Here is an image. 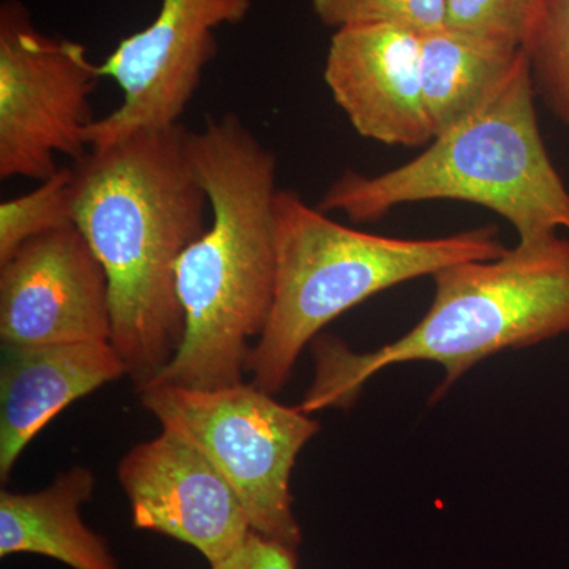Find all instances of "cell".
<instances>
[{
	"label": "cell",
	"instance_id": "8fae6325",
	"mask_svg": "<svg viewBox=\"0 0 569 569\" xmlns=\"http://www.w3.org/2000/svg\"><path fill=\"white\" fill-rule=\"evenodd\" d=\"M422 33L395 24L337 29L323 78L356 132L389 146L433 140L421 73Z\"/></svg>",
	"mask_w": 569,
	"mask_h": 569
},
{
	"label": "cell",
	"instance_id": "9c48e42d",
	"mask_svg": "<svg viewBox=\"0 0 569 569\" xmlns=\"http://www.w3.org/2000/svg\"><path fill=\"white\" fill-rule=\"evenodd\" d=\"M108 279L77 227L41 234L0 263L2 346L111 342Z\"/></svg>",
	"mask_w": 569,
	"mask_h": 569
},
{
	"label": "cell",
	"instance_id": "7a4b0ae2",
	"mask_svg": "<svg viewBox=\"0 0 569 569\" xmlns=\"http://www.w3.org/2000/svg\"><path fill=\"white\" fill-rule=\"evenodd\" d=\"M190 146L211 223L176 264L183 339L149 385L208 391L242 383L250 339L271 316L279 189L274 152L231 112L209 118Z\"/></svg>",
	"mask_w": 569,
	"mask_h": 569
},
{
	"label": "cell",
	"instance_id": "5bb4252c",
	"mask_svg": "<svg viewBox=\"0 0 569 569\" xmlns=\"http://www.w3.org/2000/svg\"><path fill=\"white\" fill-rule=\"evenodd\" d=\"M523 48L445 28L422 33V92L433 138L481 110L518 69Z\"/></svg>",
	"mask_w": 569,
	"mask_h": 569
},
{
	"label": "cell",
	"instance_id": "30bf717a",
	"mask_svg": "<svg viewBox=\"0 0 569 569\" xmlns=\"http://www.w3.org/2000/svg\"><path fill=\"white\" fill-rule=\"evenodd\" d=\"M134 529L156 531L192 546L208 563H220L252 527L231 486L178 433L137 445L118 468Z\"/></svg>",
	"mask_w": 569,
	"mask_h": 569
},
{
	"label": "cell",
	"instance_id": "8992f818",
	"mask_svg": "<svg viewBox=\"0 0 569 569\" xmlns=\"http://www.w3.org/2000/svg\"><path fill=\"white\" fill-rule=\"evenodd\" d=\"M140 392L162 429L189 441L222 475L253 531L301 546L290 479L296 459L320 432L317 419L244 381L208 391L157 383Z\"/></svg>",
	"mask_w": 569,
	"mask_h": 569
},
{
	"label": "cell",
	"instance_id": "9a60e30c",
	"mask_svg": "<svg viewBox=\"0 0 569 569\" xmlns=\"http://www.w3.org/2000/svg\"><path fill=\"white\" fill-rule=\"evenodd\" d=\"M74 224V171L59 168L32 192L0 204V263L26 242Z\"/></svg>",
	"mask_w": 569,
	"mask_h": 569
},
{
	"label": "cell",
	"instance_id": "6da1fadb",
	"mask_svg": "<svg viewBox=\"0 0 569 569\" xmlns=\"http://www.w3.org/2000/svg\"><path fill=\"white\" fill-rule=\"evenodd\" d=\"M181 122L89 149L74 171V224L108 279L111 343L138 391L178 353L176 264L206 230L208 194Z\"/></svg>",
	"mask_w": 569,
	"mask_h": 569
},
{
	"label": "cell",
	"instance_id": "2e32d148",
	"mask_svg": "<svg viewBox=\"0 0 569 569\" xmlns=\"http://www.w3.org/2000/svg\"><path fill=\"white\" fill-rule=\"evenodd\" d=\"M522 48L537 93L569 127V0H539L537 18Z\"/></svg>",
	"mask_w": 569,
	"mask_h": 569
},
{
	"label": "cell",
	"instance_id": "d6986e66",
	"mask_svg": "<svg viewBox=\"0 0 569 569\" xmlns=\"http://www.w3.org/2000/svg\"><path fill=\"white\" fill-rule=\"evenodd\" d=\"M298 549L250 531L241 548L211 569H298Z\"/></svg>",
	"mask_w": 569,
	"mask_h": 569
},
{
	"label": "cell",
	"instance_id": "ba28073f",
	"mask_svg": "<svg viewBox=\"0 0 569 569\" xmlns=\"http://www.w3.org/2000/svg\"><path fill=\"white\" fill-rule=\"evenodd\" d=\"M253 0H160L151 24L119 41L100 63L122 91L119 108L96 119L89 149L181 122L219 51L217 31L249 17Z\"/></svg>",
	"mask_w": 569,
	"mask_h": 569
},
{
	"label": "cell",
	"instance_id": "52a82bcc",
	"mask_svg": "<svg viewBox=\"0 0 569 569\" xmlns=\"http://www.w3.org/2000/svg\"><path fill=\"white\" fill-rule=\"evenodd\" d=\"M102 73L84 44L40 31L21 0L0 6V179L47 181L56 157L89 151Z\"/></svg>",
	"mask_w": 569,
	"mask_h": 569
},
{
	"label": "cell",
	"instance_id": "3957f363",
	"mask_svg": "<svg viewBox=\"0 0 569 569\" xmlns=\"http://www.w3.org/2000/svg\"><path fill=\"white\" fill-rule=\"evenodd\" d=\"M432 279V305L395 342L356 353L318 340L316 381L298 407L309 415L351 407L378 372L418 361L445 369L437 400L482 359L569 332V238L518 242L503 257L449 266Z\"/></svg>",
	"mask_w": 569,
	"mask_h": 569
},
{
	"label": "cell",
	"instance_id": "277c9868",
	"mask_svg": "<svg viewBox=\"0 0 569 569\" xmlns=\"http://www.w3.org/2000/svg\"><path fill=\"white\" fill-rule=\"evenodd\" d=\"M535 97L523 51L507 84L467 121L385 173L347 170L317 208L367 223L399 206L462 201L503 217L520 244L546 241L559 231L569 238V190L542 140Z\"/></svg>",
	"mask_w": 569,
	"mask_h": 569
},
{
	"label": "cell",
	"instance_id": "e0dca14e",
	"mask_svg": "<svg viewBox=\"0 0 569 569\" xmlns=\"http://www.w3.org/2000/svg\"><path fill=\"white\" fill-rule=\"evenodd\" d=\"M321 24L343 29L362 24H395L419 33L447 26L445 0H310Z\"/></svg>",
	"mask_w": 569,
	"mask_h": 569
},
{
	"label": "cell",
	"instance_id": "ac0fdd59",
	"mask_svg": "<svg viewBox=\"0 0 569 569\" xmlns=\"http://www.w3.org/2000/svg\"><path fill=\"white\" fill-rule=\"evenodd\" d=\"M445 9L448 28L522 48L539 0H445Z\"/></svg>",
	"mask_w": 569,
	"mask_h": 569
},
{
	"label": "cell",
	"instance_id": "5b68a950",
	"mask_svg": "<svg viewBox=\"0 0 569 569\" xmlns=\"http://www.w3.org/2000/svg\"><path fill=\"white\" fill-rule=\"evenodd\" d=\"M276 247L274 305L247 359L254 387L272 396L318 332L347 310L396 284L508 252L493 224L445 238H389L336 222L291 190L277 194Z\"/></svg>",
	"mask_w": 569,
	"mask_h": 569
},
{
	"label": "cell",
	"instance_id": "4fadbf2b",
	"mask_svg": "<svg viewBox=\"0 0 569 569\" xmlns=\"http://www.w3.org/2000/svg\"><path fill=\"white\" fill-rule=\"evenodd\" d=\"M96 477L74 467L39 492H0V557L32 553L71 569H122L107 539L86 526L81 505L91 500Z\"/></svg>",
	"mask_w": 569,
	"mask_h": 569
},
{
	"label": "cell",
	"instance_id": "7c38bea8",
	"mask_svg": "<svg viewBox=\"0 0 569 569\" xmlns=\"http://www.w3.org/2000/svg\"><path fill=\"white\" fill-rule=\"evenodd\" d=\"M127 376L111 342L2 346L0 369V479L52 419L103 385Z\"/></svg>",
	"mask_w": 569,
	"mask_h": 569
}]
</instances>
